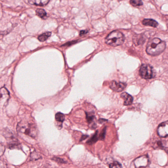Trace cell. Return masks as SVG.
<instances>
[{
    "instance_id": "6da1fadb",
    "label": "cell",
    "mask_w": 168,
    "mask_h": 168,
    "mask_svg": "<svg viewBox=\"0 0 168 168\" xmlns=\"http://www.w3.org/2000/svg\"><path fill=\"white\" fill-rule=\"evenodd\" d=\"M166 47L165 41L159 38H154L148 42L146 45V52L150 55H158L164 51Z\"/></svg>"
},
{
    "instance_id": "ffe728a7",
    "label": "cell",
    "mask_w": 168,
    "mask_h": 168,
    "mask_svg": "<svg viewBox=\"0 0 168 168\" xmlns=\"http://www.w3.org/2000/svg\"><path fill=\"white\" fill-rule=\"evenodd\" d=\"M5 151V147L3 144L0 142V156H2L4 154Z\"/></svg>"
},
{
    "instance_id": "d4e9b609",
    "label": "cell",
    "mask_w": 168,
    "mask_h": 168,
    "mask_svg": "<svg viewBox=\"0 0 168 168\" xmlns=\"http://www.w3.org/2000/svg\"><path fill=\"white\" fill-rule=\"evenodd\" d=\"M88 32V31L87 30H82V31H81L80 32V36H83V35L87 34Z\"/></svg>"
},
{
    "instance_id": "2e32d148",
    "label": "cell",
    "mask_w": 168,
    "mask_h": 168,
    "mask_svg": "<svg viewBox=\"0 0 168 168\" xmlns=\"http://www.w3.org/2000/svg\"><path fill=\"white\" fill-rule=\"evenodd\" d=\"M55 119L57 122H59L62 123L65 120V116L62 113H57L55 115Z\"/></svg>"
},
{
    "instance_id": "5b68a950",
    "label": "cell",
    "mask_w": 168,
    "mask_h": 168,
    "mask_svg": "<svg viewBox=\"0 0 168 168\" xmlns=\"http://www.w3.org/2000/svg\"><path fill=\"white\" fill-rule=\"evenodd\" d=\"M4 136L6 138L8 142V146L10 149H20V144L18 142L17 138L14 137L12 132H9V131H5L4 133Z\"/></svg>"
},
{
    "instance_id": "d6986e66",
    "label": "cell",
    "mask_w": 168,
    "mask_h": 168,
    "mask_svg": "<svg viewBox=\"0 0 168 168\" xmlns=\"http://www.w3.org/2000/svg\"><path fill=\"white\" fill-rule=\"evenodd\" d=\"M110 168H121V164L118 162H114V163H111L109 166Z\"/></svg>"
},
{
    "instance_id": "7c38bea8",
    "label": "cell",
    "mask_w": 168,
    "mask_h": 168,
    "mask_svg": "<svg viewBox=\"0 0 168 168\" xmlns=\"http://www.w3.org/2000/svg\"><path fill=\"white\" fill-rule=\"evenodd\" d=\"M142 23L144 25L151 26L154 28L157 27L158 25V22L152 19H145L142 21Z\"/></svg>"
},
{
    "instance_id": "8992f818",
    "label": "cell",
    "mask_w": 168,
    "mask_h": 168,
    "mask_svg": "<svg viewBox=\"0 0 168 168\" xmlns=\"http://www.w3.org/2000/svg\"><path fill=\"white\" fill-rule=\"evenodd\" d=\"M10 95L9 91L5 87L0 89V108L3 109L8 105Z\"/></svg>"
},
{
    "instance_id": "8fae6325",
    "label": "cell",
    "mask_w": 168,
    "mask_h": 168,
    "mask_svg": "<svg viewBox=\"0 0 168 168\" xmlns=\"http://www.w3.org/2000/svg\"><path fill=\"white\" fill-rule=\"evenodd\" d=\"M50 0H28L29 4L32 5H38V6H44L49 3Z\"/></svg>"
},
{
    "instance_id": "5bb4252c",
    "label": "cell",
    "mask_w": 168,
    "mask_h": 168,
    "mask_svg": "<svg viewBox=\"0 0 168 168\" xmlns=\"http://www.w3.org/2000/svg\"><path fill=\"white\" fill-rule=\"evenodd\" d=\"M51 32H47L39 36L38 40L41 42L45 41L47 39L51 37Z\"/></svg>"
},
{
    "instance_id": "cb8c5ba5",
    "label": "cell",
    "mask_w": 168,
    "mask_h": 168,
    "mask_svg": "<svg viewBox=\"0 0 168 168\" xmlns=\"http://www.w3.org/2000/svg\"><path fill=\"white\" fill-rule=\"evenodd\" d=\"M55 161H56L58 162L59 163H65V162L63 160L60 159L59 158H54Z\"/></svg>"
},
{
    "instance_id": "277c9868",
    "label": "cell",
    "mask_w": 168,
    "mask_h": 168,
    "mask_svg": "<svg viewBox=\"0 0 168 168\" xmlns=\"http://www.w3.org/2000/svg\"><path fill=\"white\" fill-rule=\"evenodd\" d=\"M140 75L145 79H151L154 78L155 74L153 68L148 64H143L140 68Z\"/></svg>"
},
{
    "instance_id": "603a6c76",
    "label": "cell",
    "mask_w": 168,
    "mask_h": 168,
    "mask_svg": "<svg viewBox=\"0 0 168 168\" xmlns=\"http://www.w3.org/2000/svg\"><path fill=\"white\" fill-rule=\"evenodd\" d=\"M4 167H7V165L4 162L0 160V168H4Z\"/></svg>"
},
{
    "instance_id": "9c48e42d",
    "label": "cell",
    "mask_w": 168,
    "mask_h": 168,
    "mask_svg": "<svg viewBox=\"0 0 168 168\" xmlns=\"http://www.w3.org/2000/svg\"><path fill=\"white\" fill-rule=\"evenodd\" d=\"M127 84L125 83L117 82L115 81H112L110 83V88L116 92H121L126 87Z\"/></svg>"
},
{
    "instance_id": "3957f363",
    "label": "cell",
    "mask_w": 168,
    "mask_h": 168,
    "mask_svg": "<svg viewBox=\"0 0 168 168\" xmlns=\"http://www.w3.org/2000/svg\"><path fill=\"white\" fill-rule=\"evenodd\" d=\"M125 41V37L119 31H114L108 35L105 39V43L113 47L121 45Z\"/></svg>"
},
{
    "instance_id": "44dd1931",
    "label": "cell",
    "mask_w": 168,
    "mask_h": 168,
    "mask_svg": "<svg viewBox=\"0 0 168 168\" xmlns=\"http://www.w3.org/2000/svg\"><path fill=\"white\" fill-rule=\"evenodd\" d=\"M94 115H92V114H87V119L88 120V122L89 123H91V122L93 121V119H94Z\"/></svg>"
},
{
    "instance_id": "52a82bcc",
    "label": "cell",
    "mask_w": 168,
    "mask_h": 168,
    "mask_svg": "<svg viewBox=\"0 0 168 168\" xmlns=\"http://www.w3.org/2000/svg\"><path fill=\"white\" fill-rule=\"evenodd\" d=\"M149 163V157L145 155L139 157L134 161V165L136 168L146 167Z\"/></svg>"
},
{
    "instance_id": "e0dca14e",
    "label": "cell",
    "mask_w": 168,
    "mask_h": 168,
    "mask_svg": "<svg viewBox=\"0 0 168 168\" xmlns=\"http://www.w3.org/2000/svg\"><path fill=\"white\" fill-rule=\"evenodd\" d=\"M130 3L134 7H138L143 5V2L142 0H130Z\"/></svg>"
},
{
    "instance_id": "ba28073f",
    "label": "cell",
    "mask_w": 168,
    "mask_h": 168,
    "mask_svg": "<svg viewBox=\"0 0 168 168\" xmlns=\"http://www.w3.org/2000/svg\"><path fill=\"white\" fill-rule=\"evenodd\" d=\"M157 133L160 137H167L168 134V121L162 122L159 125L157 129Z\"/></svg>"
},
{
    "instance_id": "7402d4cb",
    "label": "cell",
    "mask_w": 168,
    "mask_h": 168,
    "mask_svg": "<svg viewBox=\"0 0 168 168\" xmlns=\"http://www.w3.org/2000/svg\"><path fill=\"white\" fill-rule=\"evenodd\" d=\"M106 128H104V129L102 131V132L101 134L100 135L99 138L101 140H104V138H105V134H106Z\"/></svg>"
},
{
    "instance_id": "ac0fdd59",
    "label": "cell",
    "mask_w": 168,
    "mask_h": 168,
    "mask_svg": "<svg viewBox=\"0 0 168 168\" xmlns=\"http://www.w3.org/2000/svg\"><path fill=\"white\" fill-rule=\"evenodd\" d=\"M98 140V131L96 132V134L91 138L90 140L87 142L88 144H92L97 142V140Z\"/></svg>"
},
{
    "instance_id": "9a60e30c",
    "label": "cell",
    "mask_w": 168,
    "mask_h": 168,
    "mask_svg": "<svg viewBox=\"0 0 168 168\" xmlns=\"http://www.w3.org/2000/svg\"><path fill=\"white\" fill-rule=\"evenodd\" d=\"M36 13L37 16H38L39 17L43 19H45V17H47V12L44 9H38L36 10Z\"/></svg>"
},
{
    "instance_id": "4fadbf2b",
    "label": "cell",
    "mask_w": 168,
    "mask_h": 168,
    "mask_svg": "<svg viewBox=\"0 0 168 168\" xmlns=\"http://www.w3.org/2000/svg\"><path fill=\"white\" fill-rule=\"evenodd\" d=\"M145 37L142 35H138L135 37L133 40L136 45H140L142 44L145 41Z\"/></svg>"
},
{
    "instance_id": "7a4b0ae2",
    "label": "cell",
    "mask_w": 168,
    "mask_h": 168,
    "mask_svg": "<svg viewBox=\"0 0 168 168\" xmlns=\"http://www.w3.org/2000/svg\"><path fill=\"white\" fill-rule=\"evenodd\" d=\"M17 131L21 133L30 136L31 137L36 138L38 135V129L35 124L30 123L25 121H22L17 124Z\"/></svg>"
},
{
    "instance_id": "30bf717a",
    "label": "cell",
    "mask_w": 168,
    "mask_h": 168,
    "mask_svg": "<svg viewBox=\"0 0 168 168\" xmlns=\"http://www.w3.org/2000/svg\"><path fill=\"white\" fill-rule=\"evenodd\" d=\"M121 97L122 98H123L124 100V105L125 106H128L131 105L133 103V98L132 96L128 94V93L124 92L122 93L121 95Z\"/></svg>"
}]
</instances>
